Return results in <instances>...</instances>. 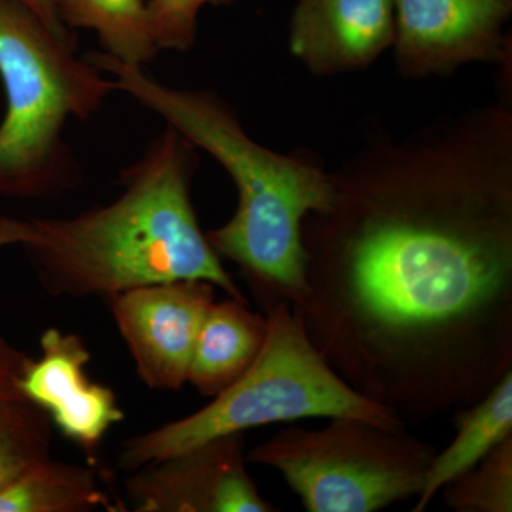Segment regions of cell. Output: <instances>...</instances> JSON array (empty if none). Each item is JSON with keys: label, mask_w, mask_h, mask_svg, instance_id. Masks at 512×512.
I'll return each instance as SVG.
<instances>
[{"label": "cell", "mask_w": 512, "mask_h": 512, "mask_svg": "<svg viewBox=\"0 0 512 512\" xmlns=\"http://www.w3.org/2000/svg\"><path fill=\"white\" fill-rule=\"evenodd\" d=\"M332 180L329 207L303 222L296 311L360 393L427 397L510 313V89L403 140L380 131Z\"/></svg>", "instance_id": "1"}, {"label": "cell", "mask_w": 512, "mask_h": 512, "mask_svg": "<svg viewBox=\"0 0 512 512\" xmlns=\"http://www.w3.org/2000/svg\"><path fill=\"white\" fill-rule=\"evenodd\" d=\"M195 148L174 128L121 173L116 200L67 218L0 217L56 298H114L161 282L200 279L245 301L202 231L191 200Z\"/></svg>", "instance_id": "2"}, {"label": "cell", "mask_w": 512, "mask_h": 512, "mask_svg": "<svg viewBox=\"0 0 512 512\" xmlns=\"http://www.w3.org/2000/svg\"><path fill=\"white\" fill-rule=\"evenodd\" d=\"M87 59L110 77L117 92L224 167L237 187L238 207L227 224L207 232L208 242L256 289L298 309L308 293L303 222L329 207L332 174L302 151L276 153L256 143L232 107L211 90L174 89L150 76L146 67L103 52H92Z\"/></svg>", "instance_id": "3"}, {"label": "cell", "mask_w": 512, "mask_h": 512, "mask_svg": "<svg viewBox=\"0 0 512 512\" xmlns=\"http://www.w3.org/2000/svg\"><path fill=\"white\" fill-rule=\"evenodd\" d=\"M0 197L50 200L77 184L64 138L70 120L93 117L114 92L106 73L15 0H0Z\"/></svg>", "instance_id": "4"}, {"label": "cell", "mask_w": 512, "mask_h": 512, "mask_svg": "<svg viewBox=\"0 0 512 512\" xmlns=\"http://www.w3.org/2000/svg\"><path fill=\"white\" fill-rule=\"evenodd\" d=\"M266 322L264 348L247 372L198 412L127 440L119 457L123 470L130 473L205 441L282 421L350 417L399 427L393 410L336 375L288 302H275Z\"/></svg>", "instance_id": "5"}, {"label": "cell", "mask_w": 512, "mask_h": 512, "mask_svg": "<svg viewBox=\"0 0 512 512\" xmlns=\"http://www.w3.org/2000/svg\"><path fill=\"white\" fill-rule=\"evenodd\" d=\"M397 429L335 417L325 429H289L249 451L274 468L311 512H372L419 495L433 451Z\"/></svg>", "instance_id": "6"}, {"label": "cell", "mask_w": 512, "mask_h": 512, "mask_svg": "<svg viewBox=\"0 0 512 512\" xmlns=\"http://www.w3.org/2000/svg\"><path fill=\"white\" fill-rule=\"evenodd\" d=\"M512 0H394V60L410 79L511 63Z\"/></svg>", "instance_id": "7"}, {"label": "cell", "mask_w": 512, "mask_h": 512, "mask_svg": "<svg viewBox=\"0 0 512 512\" xmlns=\"http://www.w3.org/2000/svg\"><path fill=\"white\" fill-rule=\"evenodd\" d=\"M215 286L200 279L161 282L111 298V313L141 382L154 390L188 383L192 353Z\"/></svg>", "instance_id": "8"}, {"label": "cell", "mask_w": 512, "mask_h": 512, "mask_svg": "<svg viewBox=\"0 0 512 512\" xmlns=\"http://www.w3.org/2000/svg\"><path fill=\"white\" fill-rule=\"evenodd\" d=\"M137 512H271L245 466L242 434L217 437L130 471Z\"/></svg>", "instance_id": "9"}, {"label": "cell", "mask_w": 512, "mask_h": 512, "mask_svg": "<svg viewBox=\"0 0 512 512\" xmlns=\"http://www.w3.org/2000/svg\"><path fill=\"white\" fill-rule=\"evenodd\" d=\"M40 348L42 356L32 360L23 376V392L64 437L94 456L113 426L124 420L116 393L87 375L92 355L79 335L49 328Z\"/></svg>", "instance_id": "10"}, {"label": "cell", "mask_w": 512, "mask_h": 512, "mask_svg": "<svg viewBox=\"0 0 512 512\" xmlns=\"http://www.w3.org/2000/svg\"><path fill=\"white\" fill-rule=\"evenodd\" d=\"M394 0H298L289 50L313 74L369 67L392 47Z\"/></svg>", "instance_id": "11"}, {"label": "cell", "mask_w": 512, "mask_h": 512, "mask_svg": "<svg viewBox=\"0 0 512 512\" xmlns=\"http://www.w3.org/2000/svg\"><path fill=\"white\" fill-rule=\"evenodd\" d=\"M266 330V318L249 311L242 299L212 303L195 342L188 383L202 396L224 392L255 362Z\"/></svg>", "instance_id": "12"}, {"label": "cell", "mask_w": 512, "mask_h": 512, "mask_svg": "<svg viewBox=\"0 0 512 512\" xmlns=\"http://www.w3.org/2000/svg\"><path fill=\"white\" fill-rule=\"evenodd\" d=\"M32 360L0 336V488L52 457V420L22 389Z\"/></svg>", "instance_id": "13"}, {"label": "cell", "mask_w": 512, "mask_h": 512, "mask_svg": "<svg viewBox=\"0 0 512 512\" xmlns=\"http://www.w3.org/2000/svg\"><path fill=\"white\" fill-rule=\"evenodd\" d=\"M512 436V373L494 384L483 402L458 419L453 443L431 458L414 512L426 510L436 494L466 473L501 441Z\"/></svg>", "instance_id": "14"}, {"label": "cell", "mask_w": 512, "mask_h": 512, "mask_svg": "<svg viewBox=\"0 0 512 512\" xmlns=\"http://www.w3.org/2000/svg\"><path fill=\"white\" fill-rule=\"evenodd\" d=\"M116 511L101 488L97 471L82 464L53 460L33 464L0 488V512Z\"/></svg>", "instance_id": "15"}, {"label": "cell", "mask_w": 512, "mask_h": 512, "mask_svg": "<svg viewBox=\"0 0 512 512\" xmlns=\"http://www.w3.org/2000/svg\"><path fill=\"white\" fill-rule=\"evenodd\" d=\"M67 29L92 30L103 50L130 66L146 67L161 52L146 0H53Z\"/></svg>", "instance_id": "16"}, {"label": "cell", "mask_w": 512, "mask_h": 512, "mask_svg": "<svg viewBox=\"0 0 512 512\" xmlns=\"http://www.w3.org/2000/svg\"><path fill=\"white\" fill-rule=\"evenodd\" d=\"M444 500L458 512L512 511V436L446 485Z\"/></svg>", "instance_id": "17"}, {"label": "cell", "mask_w": 512, "mask_h": 512, "mask_svg": "<svg viewBox=\"0 0 512 512\" xmlns=\"http://www.w3.org/2000/svg\"><path fill=\"white\" fill-rule=\"evenodd\" d=\"M232 0H148L154 39L160 50L187 52L195 45L198 18L208 5H225Z\"/></svg>", "instance_id": "18"}, {"label": "cell", "mask_w": 512, "mask_h": 512, "mask_svg": "<svg viewBox=\"0 0 512 512\" xmlns=\"http://www.w3.org/2000/svg\"><path fill=\"white\" fill-rule=\"evenodd\" d=\"M20 6L29 10L35 18L39 19L50 32L66 39H74L72 30L66 28L60 19L57 18L53 0H15Z\"/></svg>", "instance_id": "19"}, {"label": "cell", "mask_w": 512, "mask_h": 512, "mask_svg": "<svg viewBox=\"0 0 512 512\" xmlns=\"http://www.w3.org/2000/svg\"><path fill=\"white\" fill-rule=\"evenodd\" d=\"M8 247V239L5 238V235L0 234V248Z\"/></svg>", "instance_id": "20"}]
</instances>
